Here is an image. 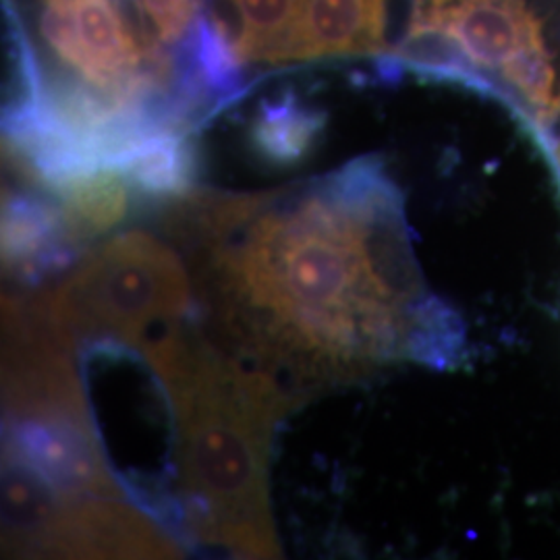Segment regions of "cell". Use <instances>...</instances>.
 I'll return each instance as SVG.
<instances>
[{
  "label": "cell",
  "instance_id": "cell-1",
  "mask_svg": "<svg viewBox=\"0 0 560 560\" xmlns=\"http://www.w3.org/2000/svg\"><path fill=\"white\" fill-rule=\"evenodd\" d=\"M183 237L231 342L303 381L355 378L413 358L434 307L402 196L381 159L349 162L298 194L198 196Z\"/></svg>",
  "mask_w": 560,
  "mask_h": 560
},
{
  "label": "cell",
  "instance_id": "cell-2",
  "mask_svg": "<svg viewBox=\"0 0 560 560\" xmlns=\"http://www.w3.org/2000/svg\"><path fill=\"white\" fill-rule=\"evenodd\" d=\"M141 349L173 405L180 525L235 557H277L268 463L291 395L268 372L247 370L179 330Z\"/></svg>",
  "mask_w": 560,
  "mask_h": 560
},
{
  "label": "cell",
  "instance_id": "cell-3",
  "mask_svg": "<svg viewBox=\"0 0 560 560\" xmlns=\"http://www.w3.org/2000/svg\"><path fill=\"white\" fill-rule=\"evenodd\" d=\"M189 305L191 282L175 252L131 231L102 243L32 310L73 351L92 339L141 347L152 328L179 320Z\"/></svg>",
  "mask_w": 560,
  "mask_h": 560
},
{
  "label": "cell",
  "instance_id": "cell-4",
  "mask_svg": "<svg viewBox=\"0 0 560 560\" xmlns=\"http://www.w3.org/2000/svg\"><path fill=\"white\" fill-rule=\"evenodd\" d=\"M27 552L94 559H156L173 557L177 548L117 497H90L52 502Z\"/></svg>",
  "mask_w": 560,
  "mask_h": 560
},
{
  "label": "cell",
  "instance_id": "cell-5",
  "mask_svg": "<svg viewBox=\"0 0 560 560\" xmlns=\"http://www.w3.org/2000/svg\"><path fill=\"white\" fill-rule=\"evenodd\" d=\"M411 20L439 25L480 69L492 73L544 42L540 20L525 0H416Z\"/></svg>",
  "mask_w": 560,
  "mask_h": 560
},
{
  "label": "cell",
  "instance_id": "cell-6",
  "mask_svg": "<svg viewBox=\"0 0 560 560\" xmlns=\"http://www.w3.org/2000/svg\"><path fill=\"white\" fill-rule=\"evenodd\" d=\"M388 0H301L287 60L388 50Z\"/></svg>",
  "mask_w": 560,
  "mask_h": 560
},
{
  "label": "cell",
  "instance_id": "cell-7",
  "mask_svg": "<svg viewBox=\"0 0 560 560\" xmlns=\"http://www.w3.org/2000/svg\"><path fill=\"white\" fill-rule=\"evenodd\" d=\"M119 171L145 200L185 198L198 177V150L191 131L166 129L141 141Z\"/></svg>",
  "mask_w": 560,
  "mask_h": 560
},
{
  "label": "cell",
  "instance_id": "cell-8",
  "mask_svg": "<svg viewBox=\"0 0 560 560\" xmlns=\"http://www.w3.org/2000/svg\"><path fill=\"white\" fill-rule=\"evenodd\" d=\"M131 183L115 168H101L57 189L62 201L60 217L73 243L98 237L125 221L131 206Z\"/></svg>",
  "mask_w": 560,
  "mask_h": 560
},
{
  "label": "cell",
  "instance_id": "cell-9",
  "mask_svg": "<svg viewBox=\"0 0 560 560\" xmlns=\"http://www.w3.org/2000/svg\"><path fill=\"white\" fill-rule=\"evenodd\" d=\"M2 252L11 268L40 275L48 264H59L67 237L59 210L23 196L4 201Z\"/></svg>",
  "mask_w": 560,
  "mask_h": 560
},
{
  "label": "cell",
  "instance_id": "cell-10",
  "mask_svg": "<svg viewBox=\"0 0 560 560\" xmlns=\"http://www.w3.org/2000/svg\"><path fill=\"white\" fill-rule=\"evenodd\" d=\"M324 115L301 106L291 94L264 102L252 127V143L264 161L287 166L301 161L318 140Z\"/></svg>",
  "mask_w": 560,
  "mask_h": 560
},
{
  "label": "cell",
  "instance_id": "cell-11",
  "mask_svg": "<svg viewBox=\"0 0 560 560\" xmlns=\"http://www.w3.org/2000/svg\"><path fill=\"white\" fill-rule=\"evenodd\" d=\"M240 30L233 34L243 62H287L301 0H231Z\"/></svg>",
  "mask_w": 560,
  "mask_h": 560
},
{
  "label": "cell",
  "instance_id": "cell-12",
  "mask_svg": "<svg viewBox=\"0 0 560 560\" xmlns=\"http://www.w3.org/2000/svg\"><path fill=\"white\" fill-rule=\"evenodd\" d=\"M499 75L529 104L536 117L555 102V67L544 42L521 50L504 65Z\"/></svg>",
  "mask_w": 560,
  "mask_h": 560
},
{
  "label": "cell",
  "instance_id": "cell-13",
  "mask_svg": "<svg viewBox=\"0 0 560 560\" xmlns=\"http://www.w3.org/2000/svg\"><path fill=\"white\" fill-rule=\"evenodd\" d=\"M145 25L164 44L177 48L206 15V0H133Z\"/></svg>",
  "mask_w": 560,
  "mask_h": 560
}]
</instances>
